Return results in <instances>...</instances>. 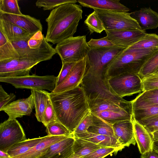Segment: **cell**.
Wrapping results in <instances>:
<instances>
[{
	"mask_svg": "<svg viewBox=\"0 0 158 158\" xmlns=\"http://www.w3.org/2000/svg\"><path fill=\"white\" fill-rule=\"evenodd\" d=\"M39 63L38 61L20 57L0 61V77L28 76L31 69Z\"/></svg>",
	"mask_w": 158,
	"mask_h": 158,
	"instance_id": "cell-12",
	"label": "cell"
},
{
	"mask_svg": "<svg viewBox=\"0 0 158 158\" xmlns=\"http://www.w3.org/2000/svg\"><path fill=\"white\" fill-rule=\"evenodd\" d=\"M19 57L12 43L0 30V61Z\"/></svg>",
	"mask_w": 158,
	"mask_h": 158,
	"instance_id": "cell-30",
	"label": "cell"
},
{
	"mask_svg": "<svg viewBox=\"0 0 158 158\" xmlns=\"http://www.w3.org/2000/svg\"><path fill=\"white\" fill-rule=\"evenodd\" d=\"M35 109V116L38 121L42 123L44 114L46 109L49 93L44 90L31 89Z\"/></svg>",
	"mask_w": 158,
	"mask_h": 158,
	"instance_id": "cell-25",
	"label": "cell"
},
{
	"mask_svg": "<svg viewBox=\"0 0 158 158\" xmlns=\"http://www.w3.org/2000/svg\"><path fill=\"white\" fill-rule=\"evenodd\" d=\"M34 107L32 95L26 98L19 99L10 102L0 109L8 116V119H13L24 115L30 116Z\"/></svg>",
	"mask_w": 158,
	"mask_h": 158,
	"instance_id": "cell-15",
	"label": "cell"
},
{
	"mask_svg": "<svg viewBox=\"0 0 158 158\" xmlns=\"http://www.w3.org/2000/svg\"><path fill=\"white\" fill-rule=\"evenodd\" d=\"M46 127L47 135L49 136H70L73 135L64 126L57 121L49 123Z\"/></svg>",
	"mask_w": 158,
	"mask_h": 158,
	"instance_id": "cell-35",
	"label": "cell"
},
{
	"mask_svg": "<svg viewBox=\"0 0 158 158\" xmlns=\"http://www.w3.org/2000/svg\"><path fill=\"white\" fill-rule=\"evenodd\" d=\"M0 19L14 24L32 35L39 31H42V25L40 20L29 15L0 13Z\"/></svg>",
	"mask_w": 158,
	"mask_h": 158,
	"instance_id": "cell-14",
	"label": "cell"
},
{
	"mask_svg": "<svg viewBox=\"0 0 158 158\" xmlns=\"http://www.w3.org/2000/svg\"><path fill=\"white\" fill-rule=\"evenodd\" d=\"M69 158H84V157H81L77 156L74 154H73Z\"/></svg>",
	"mask_w": 158,
	"mask_h": 158,
	"instance_id": "cell-52",
	"label": "cell"
},
{
	"mask_svg": "<svg viewBox=\"0 0 158 158\" xmlns=\"http://www.w3.org/2000/svg\"><path fill=\"white\" fill-rule=\"evenodd\" d=\"M153 150L158 154V141L154 142L153 146Z\"/></svg>",
	"mask_w": 158,
	"mask_h": 158,
	"instance_id": "cell-51",
	"label": "cell"
},
{
	"mask_svg": "<svg viewBox=\"0 0 158 158\" xmlns=\"http://www.w3.org/2000/svg\"><path fill=\"white\" fill-rule=\"evenodd\" d=\"M141 158H158V154L153 150L141 155Z\"/></svg>",
	"mask_w": 158,
	"mask_h": 158,
	"instance_id": "cell-47",
	"label": "cell"
},
{
	"mask_svg": "<svg viewBox=\"0 0 158 158\" xmlns=\"http://www.w3.org/2000/svg\"><path fill=\"white\" fill-rule=\"evenodd\" d=\"M0 30L11 42L29 40L33 35L9 22L0 19Z\"/></svg>",
	"mask_w": 158,
	"mask_h": 158,
	"instance_id": "cell-23",
	"label": "cell"
},
{
	"mask_svg": "<svg viewBox=\"0 0 158 158\" xmlns=\"http://www.w3.org/2000/svg\"><path fill=\"white\" fill-rule=\"evenodd\" d=\"M57 121L73 133L90 112L85 92L80 85L63 92L49 93Z\"/></svg>",
	"mask_w": 158,
	"mask_h": 158,
	"instance_id": "cell-2",
	"label": "cell"
},
{
	"mask_svg": "<svg viewBox=\"0 0 158 158\" xmlns=\"http://www.w3.org/2000/svg\"><path fill=\"white\" fill-rule=\"evenodd\" d=\"M157 50L125 48L110 64L106 72V77L108 79L127 73L139 75L145 62Z\"/></svg>",
	"mask_w": 158,
	"mask_h": 158,
	"instance_id": "cell-4",
	"label": "cell"
},
{
	"mask_svg": "<svg viewBox=\"0 0 158 158\" xmlns=\"http://www.w3.org/2000/svg\"><path fill=\"white\" fill-rule=\"evenodd\" d=\"M69 136L47 135L28 152L14 158H39L46 152L51 145Z\"/></svg>",
	"mask_w": 158,
	"mask_h": 158,
	"instance_id": "cell-22",
	"label": "cell"
},
{
	"mask_svg": "<svg viewBox=\"0 0 158 158\" xmlns=\"http://www.w3.org/2000/svg\"><path fill=\"white\" fill-rule=\"evenodd\" d=\"M74 136L73 135L52 145L39 158H69L73 154Z\"/></svg>",
	"mask_w": 158,
	"mask_h": 158,
	"instance_id": "cell-18",
	"label": "cell"
},
{
	"mask_svg": "<svg viewBox=\"0 0 158 158\" xmlns=\"http://www.w3.org/2000/svg\"><path fill=\"white\" fill-rule=\"evenodd\" d=\"M80 85L85 92L91 113L111 125L132 120L131 101L115 93L106 77L87 74Z\"/></svg>",
	"mask_w": 158,
	"mask_h": 158,
	"instance_id": "cell-1",
	"label": "cell"
},
{
	"mask_svg": "<svg viewBox=\"0 0 158 158\" xmlns=\"http://www.w3.org/2000/svg\"><path fill=\"white\" fill-rule=\"evenodd\" d=\"M45 138V136L26 139L14 145L7 152L12 158L16 157L28 152Z\"/></svg>",
	"mask_w": 158,
	"mask_h": 158,
	"instance_id": "cell-27",
	"label": "cell"
},
{
	"mask_svg": "<svg viewBox=\"0 0 158 158\" xmlns=\"http://www.w3.org/2000/svg\"><path fill=\"white\" fill-rule=\"evenodd\" d=\"M114 137L123 147H129L131 144L135 145L133 125L132 120H125L112 125Z\"/></svg>",
	"mask_w": 158,
	"mask_h": 158,
	"instance_id": "cell-17",
	"label": "cell"
},
{
	"mask_svg": "<svg viewBox=\"0 0 158 158\" xmlns=\"http://www.w3.org/2000/svg\"><path fill=\"white\" fill-rule=\"evenodd\" d=\"M142 81L143 92L158 89V74L154 73L145 77Z\"/></svg>",
	"mask_w": 158,
	"mask_h": 158,
	"instance_id": "cell-39",
	"label": "cell"
},
{
	"mask_svg": "<svg viewBox=\"0 0 158 158\" xmlns=\"http://www.w3.org/2000/svg\"><path fill=\"white\" fill-rule=\"evenodd\" d=\"M138 122L143 126L151 134L158 130V116Z\"/></svg>",
	"mask_w": 158,
	"mask_h": 158,
	"instance_id": "cell-44",
	"label": "cell"
},
{
	"mask_svg": "<svg viewBox=\"0 0 158 158\" xmlns=\"http://www.w3.org/2000/svg\"><path fill=\"white\" fill-rule=\"evenodd\" d=\"M90 34L101 33L105 30L103 24L95 11L89 14L84 21Z\"/></svg>",
	"mask_w": 158,
	"mask_h": 158,
	"instance_id": "cell-34",
	"label": "cell"
},
{
	"mask_svg": "<svg viewBox=\"0 0 158 158\" xmlns=\"http://www.w3.org/2000/svg\"><path fill=\"white\" fill-rule=\"evenodd\" d=\"M128 48L132 49H158V35L154 33H147L143 38Z\"/></svg>",
	"mask_w": 158,
	"mask_h": 158,
	"instance_id": "cell-32",
	"label": "cell"
},
{
	"mask_svg": "<svg viewBox=\"0 0 158 158\" xmlns=\"http://www.w3.org/2000/svg\"><path fill=\"white\" fill-rule=\"evenodd\" d=\"M57 121L55 113L49 96L44 111L42 123L46 127L49 123Z\"/></svg>",
	"mask_w": 158,
	"mask_h": 158,
	"instance_id": "cell-40",
	"label": "cell"
},
{
	"mask_svg": "<svg viewBox=\"0 0 158 158\" xmlns=\"http://www.w3.org/2000/svg\"><path fill=\"white\" fill-rule=\"evenodd\" d=\"M57 77L35 74L18 77H0V81L10 84L17 89L47 90L52 92L56 86Z\"/></svg>",
	"mask_w": 158,
	"mask_h": 158,
	"instance_id": "cell-7",
	"label": "cell"
},
{
	"mask_svg": "<svg viewBox=\"0 0 158 158\" xmlns=\"http://www.w3.org/2000/svg\"><path fill=\"white\" fill-rule=\"evenodd\" d=\"M153 142L158 141V130L151 134Z\"/></svg>",
	"mask_w": 158,
	"mask_h": 158,
	"instance_id": "cell-50",
	"label": "cell"
},
{
	"mask_svg": "<svg viewBox=\"0 0 158 158\" xmlns=\"http://www.w3.org/2000/svg\"><path fill=\"white\" fill-rule=\"evenodd\" d=\"M0 158H12L11 157L7 152L0 150Z\"/></svg>",
	"mask_w": 158,
	"mask_h": 158,
	"instance_id": "cell-49",
	"label": "cell"
},
{
	"mask_svg": "<svg viewBox=\"0 0 158 158\" xmlns=\"http://www.w3.org/2000/svg\"><path fill=\"white\" fill-rule=\"evenodd\" d=\"M77 2L83 7L93 9L127 12L130 10L119 0H78Z\"/></svg>",
	"mask_w": 158,
	"mask_h": 158,
	"instance_id": "cell-21",
	"label": "cell"
},
{
	"mask_svg": "<svg viewBox=\"0 0 158 158\" xmlns=\"http://www.w3.org/2000/svg\"><path fill=\"white\" fill-rule=\"evenodd\" d=\"M82 13L81 6L76 3L64 4L52 10L46 19L47 30L45 37L47 41L57 44L73 36Z\"/></svg>",
	"mask_w": 158,
	"mask_h": 158,
	"instance_id": "cell-3",
	"label": "cell"
},
{
	"mask_svg": "<svg viewBox=\"0 0 158 158\" xmlns=\"http://www.w3.org/2000/svg\"><path fill=\"white\" fill-rule=\"evenodd\" d=\"M74 138L73 154L79 157H84L99 148L104 147L75 135Z\"/></svg>",
	"mask_w": 158,
	"mask_h": 158,
	"instance_id": "cell-26",
	"label": "cell"
},
{
	"mask_svg": "<svg viewBox=\"0 0 158 158\" xmlns=\"http://www.w3.org/2000/svg\"><path fill=\"white\" fill-rule=\"evenodd\" d=\"M76 63L65 62L62 63L61 69L57 77L56 86L61 84L65 80Z\"/></svg>",
	"mask_w": 158,
	"mask_h": 158,
	"instance_id": "cell-42",
	"label": "cell"
},
{
	"mask_svg": "<svg viewBox=\"0 0 158 158\" xmlns=\"http://www.w3.org/2000/svg\"><path fill=\"white\" fill-rule=\"evenodd\" d=\"M158 69V50L156 51L146 60L139 73L140 78L154 74Z\"/></svg>",
	"mask_w": 158,
	"mask_h": 158,
	"instance_id": "cell-33",
	"label": "cell"
},
{
	"mask_svg": "<svg viewBox=\"0 0 158 158\" xmlns=\"http://www.w3.org/2000/svg\"><path fill=\"white\" fill-rule=\"evenodd\" d=\"M74 135L104 147H114L120 151L124 148L118 143L114 137L94 134L88 131Z\"/></svg>",
	"mask_w": 158,
	"mask_h": 158,
	"instance_id": "cell-24",
	"label": "cell"
},
{
	"mask_svg": "<svg viewBox=\"0 0 158 158\" xmlns=\"http://www.w3.org/2000/svg\"><path fill=\"white\" fill-rule=\"evenodd\" d=\"M15 97L16 96L14 94L10 93L8 97L0 101V109L9 104V102L14 100Z\"/></svg>",
	"mask_w": 158,
	"mask_h": 158,
	"instance_id": "cell-46",
	"label": "cell"
},
{
	"mask_svg": "<svg viewBox=\"0 0 158 158\" xmlns=\"http://www.w3.org/2000/svg\"><path fill=\"white\" fill-rule=\"evenodd\" d=\"M125 48L118 45L110 47H90L85 58L84 75L90 74L106 77L110 64Z\"/></svg>",
	"mask_w": 158,
	"mask_h": 158,
	"instance_id": "cell-5",
	"label": "cell"
},
{
	"mask_svg": "<svg viewBox=\"0 0 158 158\" xmlns=\"http://www.w3.org/2000/svg\"><path fill=\"white\" fill-rule=\"evenodd\" d=\"M119 149L111 147H104L99 148L84 158H104L113 153H116Z\"/></svg>",
	"mask_w": 158,
	"mask_h": 158,
	"instance_id": "cell-38",
	"label": "cell"
},
{
	"mask_svg": "<svg viewBox=\"0 0 158 158\" xmlns=\"http://www.w3.org/2000/svg\"><path fill=\"white\" fill-rule=\"evenodd\" d=\"M91 114L93 123L92 125L88 129V131L96 134L114 137L112 125L91 113Z\"/></svg>",
	"mask_w": 158,
	"mask_h": 158,
	"instance_id": "cell-28",
	"label": "cell"
},
{
	"mask_svg": "<svg viewBox=\"0 0 158 158\" xmlns=\"http://www.w3.org/2000/svg\"><path fill=\"white\" fill-rule=\"evenodd\" d=\"M76 0H38L35 5L39 8L43 7L44 10H53L64 4L69 3H76Z\"/></svg>",
	"mask_w": 158,
	"mask_h": 158,
	"instance_id": "cell-37",
	"label": "cell"
},
{
	"mask_svg": "<svg viewBox=\"0 0 158 158\" xmlns=\"http://www.w3.org/2000/svg\"><path fill=\"white\" fill-rule=\"evenodd\" d=\"M90 47L85 35L72 37L57 44L55 48L62 63L77 62L85 58Z\"/></svg>",
	"mask_w": 158,
	"mask_h": 158,
	"instance_id": "cell-6",
	"label": "cell"
},
{
	"mask_svg": "<svg viewBox=\"0 0 158 158\" xmlns=\"http://www.w3.org/2000/svg\"><path fill=\"white\" fill-rule=\"evenodd\" d=\"M23 129L16 119H7L0 124V150L7 152L15 144L26 139Z\"/></svg>",
	"mask_w": 158,
	"mask_h": 158,
	"instance_id": "cell-10",
	"label": "cell"
},
{
	"mask_svg": "<svg viewBox=\"0 0 158 158\" xmlns=\"http://www.w3.org/2000/svg\"><path fill=\"white\" fill-rule=\"evenodd\" d=\"M154 73L156 74H158V69L156 70V71Z\"/></svg>",
	"mask_w": 158,
	"mask_h": 158,
	"instance_id": "cell-53",
	"label": "cell"
},
{
	"mask_svg": "<svg viewBox=\"0 0 158 158\" xmlns=\"http://www.w3.org/2000/svg\"><path fill=\"white\" fill-rule=\"evenodd\" d=\"M44 37L42 31L37 32L28 41L27 44L29 47L31 48H39L42 43Z\"/></svg>",
	"mask_w": 158,
	"mask_h": 158,
	"instance_id": "cell-45",
	"label": "cell"
},
{
	"mask_svg": "<svg viewBox=\"0 0 158 158\" xmlns=\"http://www.w3.org/2000/svg\"><path fill=\"white\" fill-rule=\"evenodd\" d=\"M17 0H0V13L21 15Z\"/></svg>",
	"mask_w": 158,
	"mask_h": 158,
	"instance_id": "cell-36",
	"label": "cell"
},
{
	"mask_svg": "<svg viewBox=\"0 0 158 158\" xmlns=\"http://www.w3.org/2000/svg\"><path fill=\"white\" fill-rule=\"evenodd\" d=\"M28 40L11 42L20 58H26L40 62L50 60L56 53L55 48L46 40L44 36L39 48H31L28 46Z\"/></svg>",
	"mask_w": 158,
	"mask_h": 158,
	"instance_id": "cell-11",
	"label": "cell"
},
{
	"mask_svg": "<svg viewBox=\"0 0 158 158\" xmlns=\"http://www.w3.org/2000/svg\"><path fill=\"white\" fill-rule=\"evenodd\" d=\"M94 10L102 21L105 30H142L136 21L131 17L130 13Z\"/></svg>",
	"mask_w": 158,
	"mask_h": 158,
	"instance_id": "cell-8",
	"label": "cell"
},
{
	"mask_svg": "<svg viewBox=\"0 0 158 158\" xmlns=\"http://www.w3.org/2000/svg\"><path fill=\"white\" fill-rule=\"evenodd\" d=\"M93 121L90 111L80 123L73 132L74 135L83 133L87 131L89 128L93 124Z\"/></svg>",
	"mask_w": 158,
	"mask_h": 158,
	"instance_id": "cell-41",
	"label": "cell"
},
{
	"mask_svg": "<svg viewBox=\"0 0 158 158\" xmlns=\"http://www.w3.org/2000/svg\"><path fill=\"white\" fill-rule=\"evenodd\" d=\"M132 121L135 138L140 153L152 150L153 141L151 134L133 116Z\"/></svg>",
	"mask_w": 158,
	"mask_h": 158,
	"instance_id": "cell-20",
	"label": "cell"
},
{
	"mask_svg": "<svg viewBox=\"0 0 158 158\" xmlns=\"http://www.w3.org/2000/svg\"><path fill=\"white\" fill-rule=\"evenodd\" d=\"M107 80L112 89L122 98L143 92L142 79L138 74L125 73Z\"/></svg>",
	"mask_w": 158,
	"mask_h": 158,
	"instance_id": "cell-9",
	"label": "cell"
},
{
	"mask_svg": "<svg viewBox=\"0 0 158 158\" xmlns=\"http://www.w3.org/2000/svg\"><path fill=\"white\" fill-rule=\"evenodd\" d=\"M105 31L108 40L116 45L126 48L137 42L147 34L145 31L140 30Z\"/></svg>",
	"mask_w": 158,
	"mask_h": 158,
	"instance_id": "cell-13",
	"label": "cell"
},
{
	"mask_svg": "<svg viewBox=\"0 0 158 158\" xmlns=\"http://www.w3.org/2000/svg\"><path fill=\"white\" fill-rule=\"evenodd\" d=\"M130 13L142 30L158 27V13L150 7L142 8Z\"/></svg>",
	"mask_w": 158,
	"mask_h": 158,
	"instance_id": "cell-19",
	"label": "cell"
},
{
	"mask_svg": "<svg viewBox=\"0 0 158 158\" xmlns=\"http://www.w3.org/2000/svg\"><path fill=\"white\" fill-rule=\"evenodd\" d=\"M131 102L132 105H158V89L143 92Z\"/></svg>",
	"mask_w": 158,
	"mask_h": 158,
	"instance_id": "cell-31",
	"label": "cell"
},
{
	"mask_svg": "<svg viewBox=\"0 0 158 158\" xmlns=\"http://www.w3.org/2000/svg\"><path fill=\"white\" fill-rule=\"evenodd\" d=\"M87 44L92 48L110 47L116 45L106 36L99 39H91L87 42Z\"/></svg>",
	"mask_w": 158,
	"mask_h": 158,
	"instance_id": "cell-43",
	"label": "cell"
},
{
	"mask_svg": "<svg viewBox=\"0 0 158 158\" xmlns=\"http://www.w3.org/2000/svg\"><path fill=\"white\" fill-rule=\"evenodd\" d=\"M85 69V58L76 63L65 80L56 86L52 92L60 93L73 89L79 86L84 77Z\"/></svg>",
	"mask_w": 158,
	"mask_h": 158,
	"instance_id": "cell-16",
	"label": "cell"
},
{
	"mask_svg": "<svg viewBox=\"0 0 158 158\" xmlns=\"http://www.w3.org/2000/svg\"><path fill=\"white\" fill-rule=\"evenodd\" d=\"M132 116L137 121L158 116V105H132Z\"/></svg>",
	"mask_w": 158,
	"mask_h": 158,
	"instance_id": "cell-29",
	"label": "cell"
},
{
	"mask_svg": "<svg viewBox=\"0 0 158 158\" xmlns=\"http://www.w3.org/2000/svg\"><path fill=\"white\" fill-rule=\"evenodd\" d=\"M9 95L4 89L2 85H0V101L8 97Z\"/></svg>",
	"mask_w": 158,
	"mask_h": 158,
	"instance_id": "cell-48",
	"label": "cell"
}]
</instances>
